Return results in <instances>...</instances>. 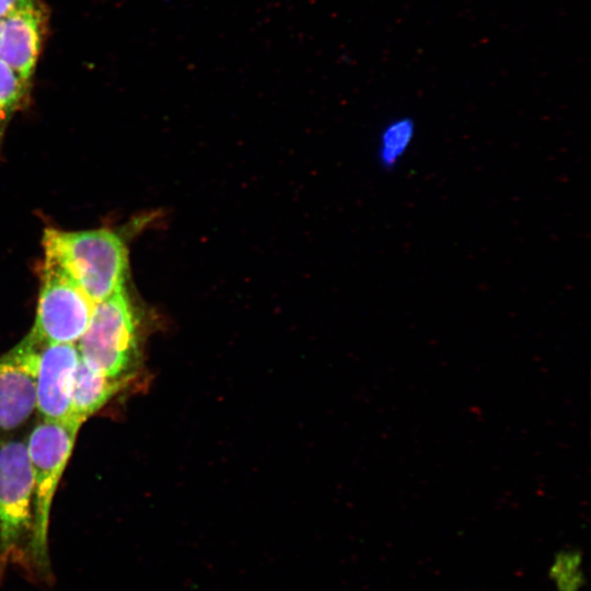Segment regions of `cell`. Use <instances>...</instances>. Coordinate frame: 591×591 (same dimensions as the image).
Masks as SVG:
<instances>
[{"mask_svg":"<svg viewBox=\"0 0 591 591\" xmlns=\"http://www.w3.org/2000/svg\"><path fill=\"white\" fill-rule=\"evenodd\" d=\"M416 132L409 117L391 120L381 131L378 143V160L382 167H395L408 151Z\"/></svg>","mask_w":591,"mask_h":591,"instance_id":"cell-11","label":"cell"},{"mask_svg":"<svg viewBox=\"0 0 591 591\" xmlns=\"http://www.w3.org/2000/svg\"><path fill=\"white\" fill-rule=\"evenodd\" d=\"M33 478L26 440L0 442V582L10 566L37 581Z\"/></svg>","mask_w":591,"mask_h":591,"instance_id":"cell-2","label":"cell"},{"mask_svg":"<svg viewBox=\"0 0 591 591\" xmlns=\"http://www.w3.org/2000/svg\"><path fill=\"white\" fill-rule=\"evenodd\" d=\"M78 359L77 344H50L42 348L36 378V412L40 419H72V389Z\"/></svg>","mask_w":591,"mask_h":591,"instance_id":"cell-8","label":"cell"},{"mask_svg":"<svg viewBox=\"0 0 591 591\" xmlns=\"http://www.w3.org/2000/svg\"><path fill=\"white\" fill-rule=\"evenodd\" d=\"M49 25L43 0H19L1 19L0 59L32 83Z\"/></svg>","mask_w":591,"mask_h":591,"instance_id":"cell-7","label":"cell"},{"mask_svg":"<svg viewBox=\"0 0 591 591\" xmlns=\"http://www.w3.org/2000/svg\"><path fill=\"white\" fill-rule=\"evenodd\" d=\"M43 346L28 333L0 356V442L36 412V378Z\"/></svg>","mask_w":591,"mask_h":591,"instance_id":"cell-6","label":"cell"},{"mask_svg":"<svg viewBox=\"0 0 591 591\" xmlns=\"http://www.w3.org/2000/svg\"><path fill=\"white\" fill-rule=\"evenodd\" d=\"M31 89L32 83L0 59V152L11 119L28 104Z\"/></svg>","mask_w":591,"mask_h":591,"instance_id":"cell-10","label":"cell"},{"mask_svg":"<svg viewBox=\"0 0 591 591\" xmlns=\"http://www.w3.org/2000/svg\"><path fill=\"white\" fill-rule=\"evenodd\" d=\"M34 325L30 334L43 347L77 344L95 303L55 262L45 257Z\"/></svg>","mask_w":591,"mask_h":591,"instance_id":"cell-5","label":"cell"},{"mask_svg":"<svg viewBox=\"0 0 591 591\" xmlns=\"http://www.w3.org/2000/svg\"><path fill=\"white\" fill-rule=\"evenodd\" d=\"M19 0H0V19H2Z\"/></svg>","mask_w":591,"mask_h":591,"instance_id":"cell-12","label":"cell"},{"mask_svg":"<svg viewBox=\"0 0 591 591\" xmlns=\"http://www.w3.org/2000/svg\"><path fill=\"white\" fill-rule=\"evenodd\" d=\"M45 257L58 264L81 290L97 303L126 287V236L108 228L65 231L47 228Z\"/></svg>","mask_w":591,"mask_h":591,"instance_id":"cell-1","label":"cell"},{"mask_svg":"<svg viewBox=\"0 0 591 591\" xmlns=\"http://www.w3.org/2000/svg\"><path fill=\"white\" fill-rule=\"evenodd\" d=\"M0 31H1V19H0Z\"/></svg>","mask_w":591,"mask_h":591,"instance_id":"cell-13","label":"cell"},{"mask_svg":"<svg viewBox=\"0 0 591 591\" xmlns=\"http://www.w3.org/2000/svg\"><path fill=\"white\" fill-rule=\"evenodd\" d=\"M80 424L77 420L40 419L26 439L33 478L35 514L34 561L37 581L50 583L48 528L51 502L72 453Z\"/></svg>","mask_w":591,"mask_h":591,"instance_id":"cell-3","label":"cell"},{"mask_svg":"<svg viewBox=\"0 0 591 591\" xmlns=\"http://www.w3.org/2000/svg\"><path fill=\"white\" fill-rule=\"evenodd\" d=\"M129 380L112 378L89 366L79 355L74 372L71 417L83 424L115 396Z\"/></svg>","mask_w":591,"mask_h":591,"instance_id":"cell-9","label":"cell"},{"mask_svg":"<svg viewBox=\"0 0 591 591\" xmlns=\"http://www.w3.org/2000/svg\"><path fill=\"white\" fill-rule=\"evenodd\" d=\"M138 317L126 287L95 303L77 343L80 357L112 378L129 380L139 359Z\"/></svg>","mask_w":591,"mask_h":591,"instance_id":"cell-4","label":"cell"}]
</instances>
